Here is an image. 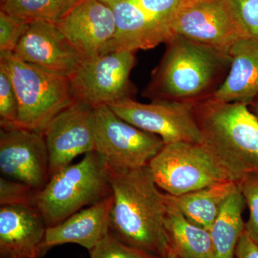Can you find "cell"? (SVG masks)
Wrapping results in <instances>:
<instances>
[{
    "mask_svg": "<svg viewBox=\"0 0 258 258\" xmlns=\"http://www.w3.org/2000/svg\"><path fill=\"white\" fill-rule=\"evenodd\" d=\"M0 171L3 177L40 191L50 178V159L43 134L28 129L1 128Z\"/></svg>",
    "mask_w": 258,
    "mask_h": 258,
    "instance_id": "10",
    "label": "cell"
},
{
    "mask_svg": "<svg viewBox=\"0 0 258 258\" xmlns=\"http://www.w3.org/2000/svg\"><path fill=\"white\" fill-rule=\"evenodd\" d=\"M230 70L208 100L249 106L258 97V37H240L231 47Z\"/></svg>",
    "mask_w": 258,
    "mask_h": 258,
    "instance_id": "18",
    "label": "cell"
},
{
    "mask_svg": "<svg viewBox=\"0 0 258 258\" xmlns=\"http://www.w3.org/2000/svg\"><path fill=\"white\" fill-rule=\"evenodd\" d=\"M106 170L113 195L110 232L129 246L164 257L170 250L164 227L166 200L149 166Z\"/></svg>",
    "mask_w": 258,
    "mask_h": 258,
    "instance_id": "1",
    "label": "cell"
},
{
    "mask_svg": "<svg viewBox=\"0 0 258 258\" xmlns=\"http://www.w3.org/2000/svg\"><path fill=\"white\" fill-rule=\"evenodd\" d=\"M55 23L83 60L101 55L115 34L113 12L101 0H81Z\"/></svg>",
    "mask_w": 258,
    "mask_h": 258,
    "instance_id": "13",
    "label": "cell"
},
{
    "mask_svg": "<svg viewBox=\"0 0 258 258\" xmlns=\"http://www.w3.org/2000/svg\"><path fill=\"white\" fill-rule=\"evenodd\" d=\"M153 72L144 95L152 101L187 102L196 105L221 86L230 70V54L174 35Z\"/></svg>",
    "mask_w": 258,
    "mask_h": 258,
    "instance_id": "2",
    "label": "cell"
},
{
    "mask_svg": "<svg viewBox=\"0 0 258 258\" xmlns=\"http://www.w3.org/2000/svg\"><path fill=\"white\" fill-rule=\"evenodd\" d=\"M29 25L0 10V52H14Z\"/></svg>",
    "mask_w": 258,
    "mask_h": 258,
    "instance_id": "28",
    "label": "cell"
},
{
    "mask_svg": "<svg viewBox=\"0 0 258 258\" xmlns=\"http://www.w3.org/2000/svg\"><path fill=\"white\" fill-rule=\"evenodd\" d=\"M236 188V181H227L177 196L165 195L190 222L210 231L222 205Z\"/></svg>",
    "mask_w": 258,
    "mask_h": 258,
    "instance_id": "20",
    "label": "cell"
},
{
    "mask_svg": "<svg viewBox=\"0 0 258 258\" xmlns=\"http://www.w3.org/2000/svg\"><path fill=\"white\" fill-rule=\"evenodd\" d=\"M36 191L26 185L6 179H0V205H35Z\"/></svg>",
    "mask_w": 258,
    "mask_h": 258,
    "instance_id": "29",
    "label": "cell"
},
{
    "mask_svg": "<svg viewBox=\"0 0 258 258\" xmlns=\"http://www.w3.org/2000/svg\"><path fill=\"white\" fill-rule=\"evenodd\" d=\"M113 195L92 204L71 215L58 225L47 227L42 248L66 243L80 244L91 250L110 232Z\"/></svg>",
    "mask_w": 258,
    "mask_h": 258,
    "instance_id": "17",
    "label": "cell"
},
{
    "mask_svg": "<svg viewBox=\"0 0 258 258\" xmlns=\"http://www.w3.org/2000/svg\"><path fill=\"white\" fill-rule=\"evenodd\" d=\"M108 106L125 121L160 137L164 144L204 143L194 103L165 100L142 103L128 98Z\"/></svg>",
    "mask_w": 258,
    "mask_h": 258,
    "instance_id": "9",
    "label": "cell"
},
{
    "mask_svg": "<svg viewBox=\"0 0 258 258\" xmlns=\"http://www.w3.org/2000/svg\"><path fill=\"white\" fill-rule=\"evenodd\" d=\"M236 183L249 209V219L244 230L258 244V172L248 173Z\"/></svg>",
    "mask_w": 258,
    "mask_h": 258,
    "instance_id": "24",
    "label": "cell"
},
{
    "mask_svg": "<svg viewBox=\"0 0 258 258\" xmlns=\"http://www.w3.org/2000/svg\"><path fill=\"white\" fill-rule=\"evenodd\" d=\"M163 258H181L179 257V256L176 255V254H174V252H172V251L169 250V252H168L167 254H166L165 256H164Z\"/></svg>",
    "mask_w": 258,
    "mask_h": 258,
    "instance_id": "32",
    "label": "cell"
},
{
    "mask_svg": "<svg viewBox=\"0 0 258 258\" xmlns=\"http://www.w3.org/2000/svg\"><path fill=\"white\" fill-rule=\"evenodd\" d=\"M240 36L258 37V0H223Z\"/></svg>",
    "mask_w": 258,
    "mask_h": 258,
    "instance_id": "23",
    "label": "cell"
},
{
    "mask_svg": "<svg viewBox=\"0 0 258 258\" xmlns=\"http://www.w3.org/2000/svg\"><path fill=\"white\" fill-rule=\"evenodd\" d=\"M89 252L90 258H161L125 244L111 232Z\"/></svg>",
    "mask_w": 258,
    "mask_h": 258,
    "instance_id": "25",
    "label": "cell"
},
{
    "mask_svg": "<svg viewBox=\"0 0 258 258\" xmlns=\"http://www.w3.org/2000/svg\"><path fill=\"white\" fill-rule=\"evenodd\" d=\"M235 258H258V244L244 232L236 247Z\"/></svg>",
    "mask_w": 258,
    "mask_h": 258,
    "instance_id": "30",
    "label": "cell"
},
{
    "mask_svg": "<svg viewBox=\"0 0 258 258\" xmlns=\"http://www.w3.org/2000/svg\"><path fill=\"white\" fill-rule=\"evenodd\" d=\"M135 53L115 51L83 60L69 78L74 101L95 108L133 98L130 75L137 63Z\"/></svg>",
    "mask_w": 258,
    "mask_h": 258,
    "instance_id": "8",
    "label": "cell"
},
{
    "mask_svg": "<svg viewBox=\"0 0 258 258\" xmlns=\"http://www.w3.org/2000/svg\"><path fill=\"white\" fill-rule=\"evenodd\" d=\"M19 114L18 100L11 81L0 71V125L1 128L16 127Z\"/></svg>",
    "mask_w": 258,
    "mask_h": 258,
    "instance_id": "27",
    "label": "cell"
},
{
    "mask_svg": "<svg viewBox=\"0 0 258 258\" xmlns=\"http://www.w3.org/2000/svg\"><path fill=\"white\" fill-rule=\"evenodd\" d=\"M245 206L243 196L237 186L222 205L210 230L213 258H235L236 247L245 230L242 218Z\"/></svg>",
    "mask_w": 258,
    "mask_h": 258,
    "instance_id": "21",
    "label": "cell"
},
{
    "mask_svg": "<svg viewBox=\"0 0 258 258\" xmlns=\"http://www.w3.org/2000/svg\"><path fill=\"white\" fill-rule=\"evenodd\" d=\"M0 71L18 98V128L43 134L51 120L74 102L69 78L20 60L13 52H0Z\"/></svg>",
    "mask_w": 258,
    "mask_h": 258,
    "instance_id": "4",
    "label": "cell"
},
{
    "mask_svg": "<svg viewBox=\"0 0 258 258\" xmlns=\"http://www.w3.org/2000/svg\"><path fill=\"white\" fill-rule=\"evenodd\" d=\"M71 0H0V10L19 20L55 23L68 11Z\"/></svg>",
    "mask_w": 258,
    "mask_h": 258,
    "instance_id": "22",
    "label": "cell"
},
{
    "mask_svg": "<svg viewBox=\"0 0 258 258\" xmlns=\"http://www.w3.org/2000/svg\"><path fill=\"white\" fill-rule=\"evenodd\" d=\"M112 195L106 167L95 151L51 176L35 195V206L47 227L58 225L83 207Z\"/></svg>",
    "mask_w": 258,
    "mask_h": 258,
    "instance_id": "5",
    "label": "cell"
},
{
    "mask_svg": "<svg viewBox=\"0 0 258 258\" xmlns=\"http://www.w3.org/2000/svg\"><path fill=\"white\" fill-rule=\"evenodd\" d=\"M146 14L170 34L169 25L178 10L189 0H133Z\"/></svg>",
    "mask_w": 258,
    "mask_h": 258,
    "instance_id": "26",
    "label": "cell"
},
{
    "mask_svg": "<svg viewBox=\"0 0 258 258\" xmlns=\"http://www.w3.org/2000/svg\"><path fill=\"white\" fill-rule=\"evenodd\" d=\"M95 152L106 169L130 170L148 166L164 144L154 134L120 118L106 105L93 110Z\"/></svg>",
    "mask_w": 258,
    "mask_h": 258,
    "instance_id": "7",
    "label": "cell"
},
{
    "mask_svg": "<svg viewBox=\"0 0 258 258\" xmlns=\"http://www.w3.org/2000/svg\"><path fill=\"white\" fill-rule=\"evenodd\" d=\"M166 200L164 227L171 250L181 258H213L210 231L190 222Z\"/></svg>",
    "mask_w": 258,
    "mask_h": 258,
    "instance_id": "19",
    "label": "cell"
},
{
    "mask_svg": "<svg viewBox=\"0 0 258 258\" xmlns=\"http://www.w3.org/2000/svg\"><path fill=\"white\" fill-rule=\"evenodd\" d=\"M250 111L255 115L258 118V97L254 100V101L249 106Z\"/></svg>",
    "mask_w": 258,
    "mask_h": 258,
    "instance_id": "31",
    "label": "cell"
},
{
    "mask_svg": "<svg viewBox=\"0 0 258 258\" xmlns=\"http://www.w3.org/2000/svg\"><path fill=\"white\" fill-rule=\"evenodd\" d=\"M47 225L33 205L0 207V258H40Z\"/></svg>",
    "mask_w": 258,
    "mask_h": 258,
    "instance_id": "15",
    "label": "cell"
},
{
    "mask_svg": "<svg viewBox=\"0 0 258 258\" xmlns=\"http://www.w3.org/2000/svg\"><path fill=\"white\" fill-rule=\"evenodd\" d=\"M148 166L157 186L174 196L235 181L204 144H165Z\"/></svg>",
    "mask_w": 258,
    "mask_h": 258,
    "instance_id": "6",
    "label": "cell"
},
{
    "mask_svg": "<svg viewBox=\"0 0 258 258\" xmlns=\"http://www.w3.org/2000/svg\"><path fill=\"white\" fill-rule=\"evenodd\" d=\"M195 111L203 144L232 179L258 172V118L247 105L206 99Z\"/></svg>",
    "mask_w": 258,
    "mask_h": 258,
    "instance_id": "3",
    "label": "cell"
},
{
    "mask_svg": "<svg viewBox=\"0 0 258 258\" xmlns=\"http://www.w3.org/2000/svg\"><path fill=\"white\" fill-rule=\"evenodd\" d=\"M79 1H81V0H71V5H70V8H71V7L74 6V5L76 4V3H79Z\"/></svg>",
    "mask_w": 258,
    "mask_h": 258,
    "instance_id": "33",
    "label": "cell"
},
{
    "mask_svg": "<svg viewBox=\"0 0 258 258\" xmlns=\"http://www.w3.org/2000/svg\"><path fill=\"white\" fill-rule=\"evenodd\" d=\"M93 108L74 101L43 132L50 159V176L71 164L75 158L95 150Z\"/></svg>",
    "mask_w": 258,
    "mask_h": 258,
    "instance_id": "12",
    "label": "cell"
},
{
    "mask_svg": "<svg viewBox=\"0 0 258 258\" xmlns=\"http://www.w3.org/2000/svg\"><path fill=\"white\" fill-rule=\"evenodd\" d=\"M171 37H184L229 53L240 34L223 0H189L169 25Z\"/></svg>",
    "mask_w": 258,
    "mask_h": 258,
    "instance_id": "11",
    "label": "cell"
},
{
    "mask_svg": "<svg viewBox=\"0 0 258 258\" xmlns=\"http://www.w3.org/2000/svg\"><path fill=\"white\" fill-rule=\"evenodd\" d=\"M114 16L115 34L102 54L120 50L137 52L166 43L170 34L141 9L133 0H101Z\"/></svg>",
    "mask_w": 258,
    "mask_h": 258,
    "instance_id": "16",
    "label": "cell"
},
{
    "mask_svg": "<svg viewBox=\"0 0 258 258\" xmlns=\"http://www.w3.org/2000/svg\"><path fill=\"white\" fill-rule=\"evenodd\" d=\"M13 53L20 60L69 79L83 60L55 23L42 20L30 23Z\"/></svg>",
    "mask_w": 258,
    "mask_h": 258,
    "instance_id": "14",
    "label": "cell"
}]
</instances>
